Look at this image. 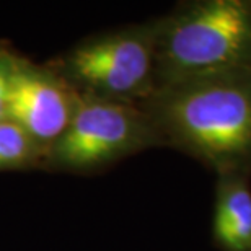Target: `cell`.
I'll return each instance as SVG.
<instances>
[{"mask_svg":"<svg viewBox=\"0 0 251 251\" xmlns=\"http://www.w3.org/2000/svg\"><path fill=\"white\" fill-rule=\"evenodd\" d=\"M251 69V0H199L158 20L157 87Z\"/></svg>","mask_w":251,"mask_h":251,"instance_id":"7a4b0ae2","label":"cell"},{"mask_svg":"<svg viewBox=\"0 0 251 251\" xmlns=\"http://www.w3.org/2000/svg\"><path fill=\"white\" fill-rule=\"evenodd\" d=\"M12 61L0 57V121L7 119V95H8V80L12 72Z\"/></svg>","mask_w":251,"mask_h":251,"instance_id":"ba28073f","label":"cell"},{"mask_svg":"<svg viewBox=\"0 0 251 251\" xmlns=\"http://www.w3.org/2000/svg\"><path fill=\"white\" fill-rule=\"evenodd\" d=\"M212 238L220 251H251V179L217 176Z\"/></svg>","mask_w":251,"mask_h":251,"instance_id":"8992f818","label":"cell"},{"mask_svg":"<svg viewBox=\"0 0 251 251\" xmlns=\"http://www.w3.org/2000/svg\"><path fill=\"white\" fill-rule=\"evenodd\" d=\"M160 144L152 123L139 104L87 95L77 101L56 155L70 167H95Z\"/></svg>","mask_w":251,"mask_h":251,"instance_id":"277c9868","label":"cell"},{"mask_svg":"<svg viewBox=\"0 0 251 251\" xmlns=\"http://www.w3.org/2000/svg\"><path fill=\"white\" fill-rule=\"evenodd\" d=\"M36 150V142L10 119L0 121V168L28 162Z\"/></svg>","mask_w":251,"mask_h":251,"instance_id":"52a82bcc","label":"cell"},{"mask_svg":"<svg viewBox=\"0 0 251 251\" xmlns=\"http://www.w3.org/2000/svg\"><path fill=\"white\" fill-rule=\"evenodd\" d=\"M157 132L217 176L251 179V69L160 87L139 104Z\"/></svg>","mask_w":251,"mask_h":251,"instance_id":"6da1fadb","label":"cell"},{"mask_svg":"<svg viewBox=\"0 0 251 251\" xmlns=\"http://www.w3.org/2000/svg\"><path fill=\"white\" fill-rule=\"evenodd\" d=\"M158 22L93 39L69 59V69L90 95L140 104L155 92Z\"/></svg>","mask_w":251,"mask_h":251,"instance_id":"3957f363","label":"cell"},{"mask_svg":"<svg viewBox=\"0 0 251 251\" xmlns=\"http://www.w3.org/2000/svg\"><path fill=\"white\" fill-rule=\"evenodd\" d=\"M77 101L49 72L12 64L7 119L18 124L34 142H57L74 116Z\"/></svg>","mask_w":251,"mask_h":251,"instance_id":"5b68a950","label":"cell"}]
</instances>
